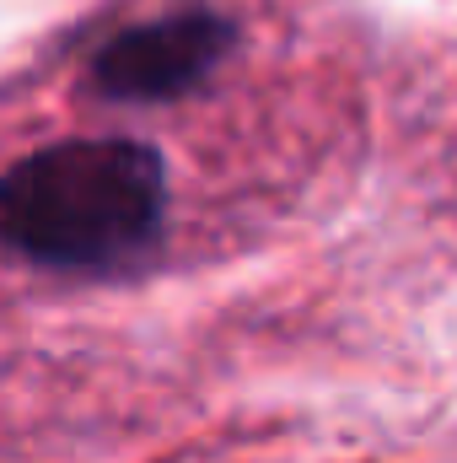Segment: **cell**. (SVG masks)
I'll return each instance as SVG.
<instances>
[{
	"label": "cell",
	"mask_w": 457,
	"mask_h": 463,
	"mask_svg": "<svg viewBox=\"0 0 457 463\" xmlns=\"http://www.w3.org/2000/svg\"><path fill=\"white\" fill-rule=\"evenodd\" d=\"M162 222L167 167L129 135L38 146L0 184L5 242L49 269H124L156 248Z\"/></svg>",
	"instance_id": "1"
},
{
	"label": "cell",
	"mask_w": 457,
	"mask_h": 463,
	"mask_svg": "<svg viewBox=\"0 0 457 463\" xmlns=\"http://www.w3.org/2000/svg\"><path fill=\"white\" fill-rule=\"evenodd\" d=\"M237 49V22L210 5H183L114 33L87 60V87L103 103L156 109L200 92Z\"/></svg>",
	"instance_id": "2"
}]
</instances>
